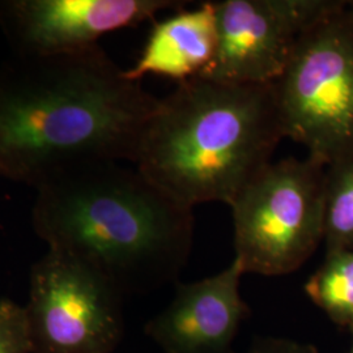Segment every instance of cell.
I'll list each match as a JSON object with an SVG mask.
<instances>
[{
    "mask_svg": "<svg viewBox=\"0 0 353 353\" xmlns=\"http://www.w3.org/2000/svg\"><path fill=\"white\" fill-rule=\"evenodd\" d=\"M216 49L214 1H204L153 23L139 59L125 70V75L131 81H141L147 75L164 76L179 84L201 75L214 61Z\"/></svg>",
    "mask_w": 353,
    "mask_h": 353,
    "instance_id": "obj_10",
    "label": "cell"
},
{
    "mask_svg": "<svg viewBox=\"0 0 353 353\" xmlns=\"http://www.w3.org/2000/svg\"><path fill=\"white\" fill-rule=\"evenodd\" d=\"M173 0H0V30L12 55L42 57L85 50L115 30L135 28Z\"/></svg>",
    "mask_w": 353,
    "mask_h": 353,
    "instance_id": "obj_8",
    "label": "cell"
},
{
    "mask_svg": "<svg viewBox=\"0 0 353 353\" xmlns=\"http://www.w3.org/2000/svg\"><path fill=\"white\" fill-rule=\"evenodd\" d=\"M350 4H351V7H352L353 8V0H351V1H350Z\"/></svg>",
    "mask_w": 353,
    "mask_h": 353,
    "instance_id": "obj_16",
    "label": "cell"
},
{
    "mask_svg": "<svg viewBox=\"0 0 353 353\" xmlns=\"http://www.w3.org/2000/svg\"><path fill=\"white\" fill-rule=\"evenodd\" d=\"M350 331H351V335H352V344H351V350H350V353H353V326H351V327L348 328Z\"/></svg>",
    "mask_w": 353,
    "mask_h": 353,
    "instance_id": "obj_15",
    "label": "cell"
},
{
    "mask_svg": "<svg viewBox=\"0 0 353 353\" xmlns=\"http://www.w3.org/2000/svg\"><path fill=\"white\" fill-rule=\"evenodd\" d=\"M305 292L334 323L353 326V249L326 252Z\"/></svg>",
    "mask_w": 353,
    "mask_h": 353,
    "instance_id": "obj_11",
    "label": "cell"
},
{
    "mask_svg": "<svg viewBox=\"0 0 353 353\" xmlns=\"http://www.w3.org/2000/svg\"><path fill=\"white\" fill-rule=\"evenodd\" d=\"M284 138L325 165L353 159V8L323 16L300 39L274 83Z\"/></svg>",
    "mask_w": 353,
    "mask_h": 353,
    "instance_id": "obj_4",
    "label": "cell"
},
{
    "mask_svg": "<svg viewBox=\"0 0 353 353\" xmlns=\"http://www.w3.org/2000/svg\"><path fill=\"white\" fill-rule=\"evenodd\" d=\"M123 294L97 270L48 249L29 274L30 353H112L122 341Z\"/></svg>",
    "mask_w": 353,
    "mask_h": 353,
    "instance_id": "obj_6",
    "label": "cell"
},
{
    "mask_svg": "<svg viewBox=\"0 0 353 353\" xmlns=\"http://www.w3.org/2000/svg\"><path fill=\"white\" fill-rule=\"evenodd\" d=\"M341 0L214 1L217 49L201 77L229 84L279 80L303 34Z\"/></svg>",
    "mask_w": 353,
    "mask_h": 353,
    "instance_id": "obj_7",
    "label": "cell"
},
{
    "mask_svg": "<svg viewBox=\"0 0 353 353\" xmlns=\"http://www.w3.org/2000/svg\"><path fill=\"white\" fill-rule=\"evenodd\" d=\"M243 275L233 259L214 276L176 284L173 300L144 332L164 353H233V343L250 310L241 297Z\"/></svg>",
    "mask_w": 353,
    "mask_h": 353,
    "instance_id": "obj_9",
    "label": "cell"
},
{
    "mask_svg": "<svg viewBox=\"0 0 353 353\" xmlns=\"http://www.w3.org/2000/svg\"><path fill=\"white\" fill-rule=\"evenodd\" d=\"M284 139L274 84L220 83L201 76L159 99L132 164L190 208L230 205Z\"/></svg>",
    "mask_w": 353,
    "mask_h": 353,
    "instance_id": "obj_3",
    "label": "cell"
},
{
    "mask_svg": "<svg viewBox=\"0 0 353 353\" xmlns=\"http://www.w3.org/2000/svg\"><path fill=\"white\" fill-rule=\"evenodd\" d=\"M159 99L100 45L0 64V176L37 189L80 165L134 163Z\"/></svg>",
    "mask_w": 353,
    "mask_h": 353,
    "instance_id": "obj_1",
    "label": "cell"
},
{
    "mask_svg": "<svg viewBox=\"0 0 353 353\" xmlns=\"http://www.w3.org/2000/svg\"><path fill=\"white\" fill-rule=\"evenodd\" d=\"M0 353H30L26 309L11 299H0Z\"/></svg>",
    "mask_w": 353,
    "mask_h": 353,
    "instance_id": "obj_13",
    "label": "cell"
},
{
    "mask_svg": "<svg viewBox=\"0 0 353 353\" xmlns=\"http://www.w3.org/2000/svg\"><path fill=\"white\" fill-rule=\"evenodd\" d=\"M32 227L49 249L93 267L125 296L157 290L188 263L192 208L137 168L80 165L36 189Z\"/></svg>",
    "mask_w": 353,
    "mask_h": 353,
    "instance_id": "obj_2",
    "label": "cell"
},
{
    "mask_svg": "<svg viewBox=\"0 0 353 353\" xmlns=\"http://www.w3.org/2000/svg\"><path fill=\"white\" fill-rule=\"evenodd\" d=\"M326 252L353 249V159L326 168Z\"/></svg>",
    "mask_w": 353,
    "mask_h": 353,
    "instance_id": "obj_12",
    "label": "cell"
},
{
    "mask_svg": "<svg viewBox=\"0 0 353 353\" xmlns=\"http://www.w3.org/2000/svg\"><path fill=\"white\" fill-rule=\"evenodd\" d=\"M325 165L288 157L241 191L229 207L243 274L287 275L314 254L325 232Z\"/></svg>",
    "mask_w": 353,
    "mask_h": 353,
    "instance_id": "obj_5",
    "label": "cell"
},
{
    "mask_svg": "<svg viewBox=\"0 0 353 353\" xmlns=\"http://www.w3.org/2000/svg\"><path fill=\"white\" fill-rule=\"evenodd\" d=\"M245 353H318L316 345L287 338H256Z\"/></svg>",
    "mask_w": 353,
    "mask_h": 353,
    "instance_id": "obj_14",
    "label": "cell"
}]
</instances>
